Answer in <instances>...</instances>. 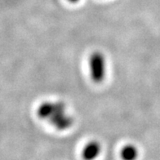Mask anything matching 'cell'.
<instances>
[{"mask_svg":"<svg viewBox=\"0 0 160 160\" xmlns=\"http://www.w3.org/2000/svg\"><path fill=\"white\" fill-rule=\"evenodd\" d=\"M105 58L101 52L92 53L89 59L91 78L96 83H101L105 78Z\"/></svg>","mask_w":160,"mask_h":160,"instance_id":"7a4b0ae2","label":"cell"},{"mask_svg":"<svg viewBox=\"0 0 160 160\" xmlns=\"http://www.w3.org/2000/svg\"><path fill=\"white\" fill-rule=\"evenodd\" d=\"M139 156V150L136 145L128 144L124 145L120 151L122 160H137Z\"/></svg>","mask_w":160,"mask_h":160,"instance_id":"277c9868","label":"cell"},{"mask_svg":"<svg viewBox=\"0 0 160 160\" xmlns=\"http://www.w3.org/2000/svg\"><path fill=\"white\" fill-rule=\"evenodd\" d=\"M68 1H70V2H78L79 0H68Z\"/></svg>","mask_w":160,"mask_h":160,"instance_id":"5b68a950","label":"cell"},{"mask_svg":"<svg viewBox=\"0 0 160 160\" xmlns=\"http://www.w3.org/2000/svg\"><path fill=\"white\" fill-rule=\"evenodd\" d=\"M48 120L56 128L61 131L69 129L74 123V119L66 113V107L62 101L53 102L52 110Z\"/></svg>","mask_w":160,"mask_h":160,"instance_id":"6da1fadb","label":"cell"},{"mask_svg":"<svg viewBox=\"0 0 160 160\" xmlns=\"http://www.w3.org/2000/svg\"><path fill=\"white\" fill-rule=\"evenodd\" d=\"M101 152V144L97 141H92L87 144L82 151V157L84 160H96Z\"/></svg>","mask_w":160,"mask_h":160,"instance_id":"3957f363","label":"cell"}]
</instances>
